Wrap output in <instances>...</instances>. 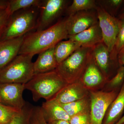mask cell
I'll return each instance as SVG.
<instances>
[{"instance_id":"cell-3","label":"cell","mask_w":124,"mask_h":124,"mask_svg":"<svg viewBox=\"0 0 124 124\" xmlns=\"http://www.w3.org/2000/svg\"><path fill=\"white\" fill-rule=\"evenodd\" d=\"M39 11V6L32 7L20 10L12 15L0 41L23 36L36 29Z\"/></svg>"},{"instance_id":"cell-11","label":"cell","mask_w":124,"mask_h":124,"mask_svg":"<svg viewBox=\"0 0 124 124\" xmlns=\"http://www.w3.org/2000/svg\"><path fill=\"white\" fill-rule=\"evenodd\" d=\"M98 22L96 11H80L66 18L68 36L80 33Z\"/></svg>"},{"instance_id":"cell-30","label":"cell","mask_w":124,"mask_h":124,"mask_svg":"<svg viewBox=\"0 0 124 124\" xmlns=\"http://www.w3.org/2000/svg\"><path fill=\"white\" fill-rule=\"evenodd\" d=\"M10 16L7 9H0V28L6 26Z\"/></svg>"},{"instance_id":"cell-29","label":"cell","mask_w":124,"mask_h":124,"mask_svg":"<svg viewBox=\"0 0 124 124\" xmlns=\"http://www.w3.org/2000/svg\"><path fill=\"white\" fill-rule=\"evenodd\" d=\"M70 124H91L90 113H80L71 116Z\"/></svg>"},{"instance_id":"cell-25","label":"cell","mask_w":124,"mask_h":124,"mask_svg":"<svg viewBox=\"0 0 124 124\" xmlns=\"http://www.w3.org/2000/svg\"><path fill=\"white\" fill-rule=\"evenodd\" d=\"M97 5L112 16H115L124 0H100L96 1Z\"/></svg>"},{"instance_id":"cell-28","label":"cell","mask_w":124,"mask_h":124,"mask_svg":"<svg viewBox=\"0 0 124 124\" xmlns=\"http://www.w3.org/2000/svg\"><path fill=\"white\" fill-rule=\"evenodd\" d=\"M29 124H48L43 115L41 107L33 106L32 107Z\"/></svg>"},{"instance_id":"cell-7","label":"cell","mask_w":124,"mask_h":124,"mask_svg":"<svg viewBox=\"0 0 124 124\" xmlns=\"http://www.w3.org/2000/svg\"><path fill=\"white\" fill-rule=\"evenodd\" d=\"M120 90L108 92L102 90L89 91L91 124H102L108 108Z\"/></svg>"},{"instance_id":"cell-24","label":"cell","mask_w":124,"mask_h":124,"mask_svg":"<svg viewBox=\"0 0 124 124\" xmlns=\"http://www.w3.org/2000/svg\"><path fill=\"white\" fill-rule=\"evenodd\" d=\"M22 110L7 106L0 103V124H8Z\"/></svg>"},{"instance_id":"cell-35","label":"cell","mask_w":124,"mask_h":124,"mask_svg":"<svg viewBox=\"0 0 124 124\" xmlns=\"http://www.w3.org/2000/svg\"><path fill=\"white\" fill-rule=\"evenodd\" d=\"M124 123V115L122 116L116 124H122Z\"/></svg>"},{"instance_id":"cell-19","label":"cell","mask_w":124,"mask_h":124,"mask_svg":"<svg viewBox=\"0 0 124 124\" xmlns=\"http://www.w3.org/2000/svg\"><path fill=\"white\" fill-rule=\"evenodd\" d=\"M81 46L77 42L70 39L58 43L54 49V55L58 65Z\"/></svg>"},{"instance_id":"cell-27","label":"cell","mask_w":124,"mask_h":124,"mask_svg":"<svg viewBox=\"0 0 124 124\" xmlns=\"http://www.w3.org/2000/svg\"><path fill=\"white\" fill-rule=\"evenodd\" d=\"M122 23L117 35L115 45L113 50L110 52L111 56L113 59L117 60V55L121 50L124 48V19Z\"/></svg>"},{"instance_id":"cell-1","label":"cell","mask_w":124,"mask_h":124,"mask_svg":"<svg viewBox=\"0 0 124 124\" xmlns=\"http://www.w3.org/2000/svg\"><path fill=\"white\" fill-rule=\"evenodd\" d=\"M66 18L42 31L29 32L24 36L19 54L33 56L54 47L68 37Z\"/></svg>"},{"instance_id":"cell-16","label":"cell","mask_w":124,"mask_h":124,"mask_svg":"<svg viewBox=\"0 0 124 124\" xmlns=\"http://www.w3.org/2000/svg\"><path fill=\"white\" fill-rule=\"evenodd\" d=\"M124 111V83L116 98L110 104L102 124H116L122 117Z\"/></svg>"},{"instance_id":"cell-34","label":"cell","mask_w":124,"mask_h":124,"mask_svg":"<svg viewBox=\"0 0 124 124\" xmlns=\"http://www.w3.org/2000/svg\"><path fill=\"white\" fill-rule=\"evenodd\" d=\"M120 20H122L124 19V7L121 10V11L120 12L119 15H118V18Z\"/></svg>"},{"instance_id":"cell-13","label":"cell","mask_w":124,"mask_h":124,"mask_svg":"<svg viewBox=\"0 0 124 124\" xmlns=\"http://www.w3.org/2000/svg\"><path fill=\"white\" fill-rule=\"evenodd\" d=\"M89 94L88 90L79 81L67 85L51 99L59 104H65L82 99Z\"/></svg>"},{"instance_id":"cell-18","label":"cell","mask_w":124,"mask_h":124,"mask_svg":"<svg viewBox=\"0 0 124 124\" xmlns=\"http://www.w3.org/2000/svg\"><path fill=\"white\" fill-rule=\"evenodd\" d=\"M41 107L47 122L57 120L69 121L70 119L61 104L53 99L43 102Z\"/></svg>"},{"instance_id":"cell-9","label":"cell","mask_w":124,"mask_h":124,"mask_svg":"<svg viewBox=\"0 0 124 124\" xmlns=\"http://www.w3.org/2000/svg\"><path fill=\"white\" fill-rule=\"evenodd\" d=\"M91 54L106 79L108 81L110 80L113 77L117 64H119L118 60L112 58L110 52L103 42L91 48Z\"/></svg>"},{"instance_id":"cell-17","label":"cell","mask_w":124,"mask_h":124,"mask_svg":"<svg viewBox=\"0 0 124 124\" xmlns=\"http://www.w3.org/2000/svg\"><path fill=\"white\" fill-rule=\"evenodd\" d=\"M54 47L39 54L33 62L34 74H40L54 70L58 66L54 54Z\"/></svg>"},{"instance_id":"cell-37","label":"cell","mask_w":124,"mask_h":124,"mask_svg":"<svg viewBox=\"0 0 124 124\" xmlns=\"http://www.w3.org/2000/svg\"><path fill=\"white\" fill-rule=\"evenodd\" d=\"M124 124V123H123V124Z\"/></svg>"},{"instance_id":"cell-15","label":"cell","mask_w":124,"mask_h":124,"mask_svg":"<svg viewBox=\"0 0 124 124\" xmlns=\"http://www.w3.org/2000/svg\"><path fill=\"white\" fill-rule=\"evenodd\" d=\"M69 39L77 42L81 46L91 48L103 41L102 36L98 22L82 32L68 36Z\"/></svg>"},{"instance_id":"cell-32","label":"cell","mask_w":124,"mask_h":124,"mask_svg":"<svg viewBox=\"0 0 124 124\" xmlns=\"http://www.w3.org/2000/svg\"><path fill=\"white\" fill-rule=\"evenodd\" d=\"M48 124H70L69 121L66 120H57L47 122Z\"/></svg>"},{"instance_id":"cell-2","label":"cell","mask_w":124,"mask_h":124,"mask_svg":"<svg viewBox=\"0 0 124 124\" xmlns=\"http://www.w3.org/2000/svg\"><path fill=\"white\" fill-rule=\"evenodd\" d=\"M68 84L55 70L34 75L24 87L31 91L33 101L36 102L41 99L50 100Z\"/></svg>"},{"instance_id":"cell-12","label":"cell","mask_w":124,"mask_h":124,"mask_svg":"<svg viewBox=\"0 0 124 124\" xmlns=\"http://www.w3.org/2000/svg\"><path fill=\"white\" fill-rule=\"evenodd\" d=\"M79 81L89 91L101 90L108 80L95 63L91 54Z\"/></svg>"},{"instance_id":"cell-14","label":"cell","mask_w":124,"mask_h":124,"mask_svg":"<svg viewBox=\"0 0 124 124\" xmlns=\"http://www.w3.org/2000/svg\"><path fill=\"white\" fill-rule=\"evenodd\" d=\"M24 36L0 41V71L18 55Z\"/></svg>"},{"instance_id":"cell-36","label":"cell","mask_w":124,"mask_h":124,"mask_svg":"<svg viewBox=\"0 0 124 124\" xmlns=\"http://www.w3.org/2000/svg\"><path fill=\"white\" fill-rule=\"evenodd\" d=\"M5 27L0 28V39L1 37L2 33H3V31L4 30Z\"/></svg>"},{"instance_id":"cell-21","label":"cell","mask_w":124,"mask_h":124,"mask_svg":"<svg viewBox=\"0 0 124 124\" xmlns=\"http://www.w3.org/2000/svg\"><path fill=\"white\" fill-rule=\"evenodd\" d=\"M97 6L96 1L94 0H73L67 8L66 13L69 16L80 11L95 10Z\"/></svg>"},{"instance_id":"cell-5","label":"cell","mask_w":124,"mask_h":124,"mask_svg":"<svg viewBox=\"0 0 124 124\" xmlns=\"http://www.w3.org/2000/svg\"><path fill=\"white\" fill-rule=\"evenodd\" d=\"M91 49L81 46L58 65L55 70L68 84L79 81L86 68Z\"/></svg>"},{"instance_id":"cell-8","label":"cell","mask_w":124,"mask_h":124,"mask_svg":"<svg viewBox=\"0 0 124 124\" xmlns=\"http://www.w3.org/2000/svg\"><path fill=\"white\" fill-rule=\"evenodd\" d=\"M99 24L102 36L103 41L111 52L115 46L122 20L107 13L97 5L96 9Z\"/></svg>"},{"instance_id":"cell-6","label":"cell","mask_w":124,"mask_h":124,"mask_svg":"<svg viewBox=\"0 0 124 124\" xmlns=\"http://www.w3.org/2000/svg\"><path fill=\"white\" fill-rule=\"evenodd\" d=\"M69 2L66 0H41L36 31H42L53 25L54 21L66 12Z\"/></svg>"},{"instance_id":"cell-33","label":"cell","mask_w":124,"mask_h":124,"mask_svg":"<svg viewBox=\"0 0 124 124\" xmlns=\"http://www.w3.org/2000/svg\"><path fill=\"white\" fill-rule=\"evenodd\" d=\"M8 0H0V9L7 8Z\"/></svg>"},{"instance_id":"cell-23","label":"cell","mask_w":124,"mask_h":124,"mask_svg":"<svg viewBox=\"0 0 124 124\" xmlns=\"http://www.w3.org/2000/svg\"><path fill=\"white\" fill-rule=\"evenodd\" d=\"M124 83V66H119L115 75L108 80L101 90L108 92L120 90Z\"/></svg>"},{"instance_id":"cell-22","label":"cell","mask_w":124,"mask_h":124,"mask_svg":"<svg viewBox=\"0 0 124 124\" xmlns=\"http://www.w3.org/2000/svg\"><path fill=\"white\" fill-rule=\"evenodd\" d=\"M41 0H8L7 11L10 16L20 10L32 7H38Z\"/></svg>"},{"instance_id":"cell-31","label":"cell","mask_w":124,"mask_h":124,"mask_svg":"<svg viewBox=\"0 0 124 124\" xmlns=\"http://www.w3.org/2000/svg\"><path fill=\"white\" fill-rule=\"evenodd\" d=\"M117 60L119 66H124V48L117 55Z\"/></svg>"},{"instance_id":"cell-10","label":"cell","mask_w":124,"mask_h":124,"mask_svg":"<svg viewBox=\"0 0 124 124\" xmlns=\"http://www.w3.org/2000/svg\"><path fill=\"white\" fill-rule=\"evenodd\" d=\"M24 84L0 82V103L21 110L26 102L23 97Z\"/></svg>"},{"instance_id":"cell-4","label":"cell","mask_w":124,"mask_h":124,"mask_svg":"<svg viewBox=\"0 0 124 124\" xmlns=\"http://www.w3.org/2000/svg\"><path fill=\"white\" fill-rule=\"evenodd\" d=\"M33 57L29 54L17 55L0 71V82L25 84L29 82L35 75Z\"/></svg>"},{"instance_id":"cell-20","label":"cell","mask_w":124,"mask_h":124,"mask_svg":"<svg viewBox=\"0 0 124 124\" xmlns=\"http://www.w3.org/2000/svg\"><path fill=\"white\" fill-rule=\"evenodd\" d=\"M60 104L70 117L80 113H90V101L89 95L75 101Z\"/></svg>"},{"instance_id":"cell-26","label":"cell","mask_w":124,"mask_h":124,"mask_svg":"<svg viewBox=\"0 0 124 124\" xmlns=\"http://www.w3.org/2000/svg\"><path fill=\"white\" fill-rule=\"evenodd\" d=\"M33 106L26 102L20 113L7 124H29V117Z\"/></svg>"}]
</instances>
